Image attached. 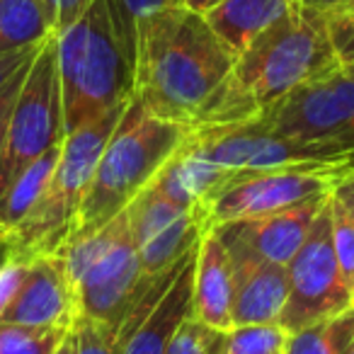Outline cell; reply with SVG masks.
<instances>
[{"label": "cell", "mask_w": 354, "mask_h": 354, "mask_svg": "<svg viewBox=\"0 0 354 354\" xmlns=\"http://www.w3.org/2000/svg\"><path fill=\"white\" fill-rule=\"evenodd\" d=\"M328 194H315L304 202H296L279 212L265 214L255 218L218 223L212 231L223 241H233L245 245L248 250L257 252L260 257L277 265H289L291 257L301 250L313 226L315 216L328 202Z\"/></svg>", "instance_id": "obj_14"}, {"label": "cell", "mask_w": 354, "mask_h": 354, "mask_svg": "<svg viewBox=\"0 0 354 354\" xmlns=\"http://www.w3.org/2000/svg\"><path fill=\"white\" fill-rule=\"evenodd\" d=\"M54 354H73V344H71V333H68V337H66L64 342H61V347L56 349Z\"/></svg>", "instance_id": "obj_34"}, {"label": "cell", "mask_w": 354, "mask_h": 354, "mask_svg": "<svg viewBox=\"0 0 354 354\" xmlns=\"http://www.w3.org/2000/svg\"><path fill=\"white\" fill-rule=\"evenodd\" d=\"M291 6L294 0H221L204 12V20L233 54L241 56L250 41L281 20Z\"/></svg>", "instance_id": "obj_18"}, {"label": "cell", "mask_w": 354, "mask_h": 354, "mask_svg": "<svg viewBox=\"0 0 354 354\" xmlns=\"http://www.w3.org/2000/svg\"><path fill=\"white\" fill-rule=\"evenodd\" d=\"M328 214H330V241H333V250L337 257L339 267H342L344 277H347L349 286L354 279V221L344 207L333 197L330 189L328 197Z\"/></svg>", "instance_id": "obj_26"}, {"label": "cell", "mask_w": 354, "mask_h": 354, "mask_svg": "<svg viewBox=\"0 0 354 354\" xmlns=\"http://www.w3.org/2000/svg\"><path fill=\"white\" fill-rule=\"evenodd\" d=\"M41 8H44L46 22H49L51 32L59 35L66 27H71L90 6L93 0H39Z\"/></svg>", "instance_id": "obj_28"}, {"label": "cell", "mask_w": 354, "mask_h": 354, "mask_svg": "<svg viewBox=\"0 0 354 354\" xmlns=\"http://www.w3.org/2000/svg\"><path fill=\"white\" fill-rule=\"evenodd\" d=\"M56 56L66 133L133 97V68L119 46L104 0H93L73 25L56 35Z\"/></svg>", "instance_id": "obj_4"}, {"label": "cell", "mask_w": 354, "mask_h": 354, "mask_svg": "<svg viewBox=\"0 0 354 354\" xmlns=\"http://www.w3.org/2000/svg\"><path fill=\"white\" fill-rule=\"evenodd\" d=\"M78 315V299L64 257L46 255L27 265L25 281L0 320L32 328L71 330Z\"/></svg>", "instance_id": "obj_13"}, {"label": "cell", "mask_w": 354, "mask_h": 354, "mask_svg": "<svg viewBox=\"0 0 354 354\" xmlns=\"http://www.w3.org/2000/svg\"><path fill=\"white\" fill-rule=\"evenodd\" d=\"M221 0H183V6L189 8V10L199 12V15H204V12H209L214 6H218Z\"/></svg>", "instance_id": "obj_33"}, {"label": "cell", "mask_w": 354, "mask_h": 354, "mask_svg": "<svg viewBox=\"0 0 354 354\" xmlns=\"http://www.w3.org/2000/svg\"><path fill=\"white\" fill-rule=\"evenodd\" d=\"M289 333L279 323L236 325L228 330L226 354H284Z\"/></svg>", "instance_id": "obj_24"}, {"label": "cell", "mask_w": 354, "mask_h": 354, "mask_svg": "<svg viewBox=\"0 0 354 354\" xmlns=\"http://www.w3.org/2000/svg\"><path fill=\"white\" fill-rule=\"evenodd\" d=\"M6 241V231H3V228H0V243Z\"/></svg>", "instance_id": "obj_37"}, {"label": "cell", "mask_w": 354, "mask_h": 354, "mask_svg": "<svg viewBox=\"0 0 354 354\" xmlns=\"http://www.w3.org/2000/svg\"><path fill=\"white\" fill-rule=\"evenodd\" d=\"M189 131L185 124L153 117L136 97L129 100L95 165L71 241L90 236L117 218L156 180Z\"/></svg>", "instance_id": "obj_3"}, {"label": "cell", "mask_w": 354, "mask_h": 354, "mask_svg": "<svg viewBox=\"0 0 354 354\" xmlns=\"http://www.w3.org/2000/svg\"><path fill=\"white\" fill-rule=\"evenodd\" d=\"M129 226L146 277L175 267L204 233L199 209H183L146 187L127 207Z\"/></svg>", "instance_id": "obj_12"}, {"label": "cell", "mask_w": 354, "mask_h": 354, "mask_svg": "<svg viewBox=\"0 0 354 354\" xmlns=\"http://www.w3.org/2000/svg\"><path fill=\"white\" fill-rule=\"evenodd\" d=\"M64 136L59 56H56V35H51L37 51L12 107L6 153L0 160V194L41 153L59 146Z\"/></svg>", "instance_id": "obj_8"}, {"label": "cell", "mask_w": 354, "mask_h": 354, "mask_svg": "<svg viewBox=\"0 0 354 354\" xmlns=\"http://www.w3.org/2000/svg\"><path fill=\"white\" fill-rule=\"evenodd\" d=\"M352 304H354V279H352Z\"/></svg>", "instance_id": "obj_39"}, {"label": "cell", "mask_w": 354, "mask_h": 354, "mask_svg": "<svg viewBox=\"0 0 354 354\" xmlns=\"http://www.w3.org/2000/svg\"><path fill=\"white\" fill-rule=\"evenodd\" d=\"M328 30L335 51H337L339 66L354 64V25H347V22L339 20H328Z\"/></svg>", "instance_id": "obj_30"}, {"label": "cell", "mask_w": 354, "mask_h": 354, "mask_svg": "<svg viewBox=\"0 0 354 354\" xmlns=\"http://www.w3.org/2000/svg\"><path fill=\"white\" fill-rule=\"evenodd\" d=\"M352 170H354V167H352Z\"/></svg>", "instance_id": "obj_40"}, {"label": "cell", "mask_w": 354, "mask_h": 354, "mask_svg": "<svg viewBox=\"0 0 354 354\" xmlns=\"http://www.w3.org/2000/svg\"><path fill=\"white\" fill-rule=\"evenodd\" d=\"M289 296L279 315L286 333H299L308 325L347 310L352 304V286L339 267L330 241L328 202L315 216L301 250L286 265Z\"/></svg>", "instance_id": "obj_9"}, {"label": "cell", "mask_w": 354, "mask_h": 354, "mask_svg": "<svg viewBox=\"0 0 354 354\" xmlns=\"http://www.w3.org/2000/svg\"><path fill=\"white\" fill-rule=\"evenodd\" d=\"M71 330L32 328L0 320V354H54Z\"/></svg>", "instance_id": "obj_23"}, {"label": "cell", "mask_w": 354, "mask_h": 354, "mask_svg": "<svg viewBox=\"0 0 354 354\" xmlns=\"http://www.w3.org/2000/svg\"><path fill=\"white\" fill-rule=\"evenodd\" d=\"M59 255L75 289L78 313L117 333L151 279L143 274L127 209L100 231L68 241Z\"/></svg>", "instance_id": "obj_6"}, {"label": "cell", "mask_w": 354, "mask_h": 354, "mask_svg": "<svg viewBox=\"0 0 354 354\" xmlns=\"http://www.w3.org/2000/svg\"><path fill=\"white\" fill-rule=\"evenodd\" d=\"M172 3H183V0H104L109 12V20H112V30L119 39L127 61L136 64V27L138 20L148 12L158 10L162 6H172Z\"/></svg>", "instance_id": "obj_22"}, {"label": "cell", "mask_w": 354, "mask_h": 354, "mask_svg": "<svg viewBox=\"0 0 354 354\" xmlns=\"http://www.w3.org/2000/svg\"><path fill=\"white\" fill-rule=\"evenodd\" d=\"M25 68L20 75L10 80L6 88L0 90V160H3V153H6V143H8V129H10V117H12V107L17 102V95H20V88L25 83V75H27Z\"/></svg>", "instance_id": "obj_29"}, {"label": "cell", "mask_w": 354, "mask_h": 354, "mask_svg": "<svg viewBox=\"0 0 354 354\" xmlns=\"http://www.w3.org/2000/svg\"><path fill=\"white\" fill-rule=\"evenodd\" d=\"M180 151L221 170H342L354 167V148L335 141L304 143L274 133L260 117L226 127H199Z\"/></svg>", "instance_id": "obj_7"}, {"label": "cell", "mask_w": 354, "mask_h": 354, "mask_svg": "<svg viewBox=\"0 0 354 354\" xmlns=\"http://www.w3.org/2000/svg\"><path fill=\"white\" fill-rule=\"evenodd\" d=\"M260 119L294 141H335L354 148V78L339 66L291 90Z\"/></svg>", "instance_id": "obj_11"}, {"label": "cell", "mask_w": 354, "mask_h": 354, "mask_svg": "<svg viewBox=\"0 0 354 354\" xmlns=\"http://www.w3.org/2000/svg\"><path fill=\"white\" fill-rule=\"evenodd\" d=\"M330 20H339V22H347V25H354V10H349L347 15H337V17H330Z\"/></svg>", "instance_id": "obj_35"}, {"label": "cell", "mask_w": 354, "mask_h": 354, "mask_svg": "<svg viewBox=\"0 0 354 354\" xmlns=\"http://www.w3.org/2000/svg\"><path fill=\"white\" fill-rule=\"evenodd\" d=\"M333 197L342 204L344 212H347L354 221V170L337 177V183H335V187H333Z\"/></svg>", "instance_id": "obj_32"}, {"label": "cell", "mask_w": 354, "mask_h": 354, "mask_svg": "<svg viewBox=\"0 0 354 354\" xmlns=\"http://www.w3.org/2000/svg\"><path fill=\"white\" fill-rule=\"evenodd\" d=\"M197 248L199 241L187 252L180 272L175 274L165 294L160 296V301L153 306L151 313L131 333L117 337L119 354H165L180 325L192 318V279Z\"/></svg>", "instance_id": "obj_16"}, {"label": "cell", "mask_w": 354, "mask_h": 354, "mask_svg": "<svg viewBox=\"0 0 354 354\" xmlns=\"http://www.w3.org/2000/svg\"><path fill=\"white\" fill-rule=\"evenodd\" d=\"M228 333L214 330L209 325L187 318L172 337L165 354H226Z\"/></svg>", "instance_id": "obj_25"}, {"label": "cell", "mask_w": 354, "mask_h": 354, "mask_svg": "<svg viewBox=\"0 0 354 354\" xmlns=\"http://www.w3.org/2000/svg\"><path fill=\"white\" fill-rule=\"evenodd\" d=\"M233 61L236 54L214 35L204 15L183 3L162 6L138 20L133 97L153 117L192 129Z\"/></svg>", "instance_id": "obj_1"}, {"label": "cell", "mask_w": 354, "mask_h": 354, "mask_svg": "<svg viewBox=\"0 0 354 354\" xmlns=\"http://www.w3.org/2000/svg\"><path fill=\"white\" fill-rule=\"evenodd\" d=\"M192 318L214 330L233 328V265L228 248L212 231L202 233L194 260Z\"/></svg>", "instance_id": "obj_17"}, {"label": "cell", "mask_w": 354, "mask_h": 354, "mask_svg": "<svg viewBox=\"0 0 354 354\" xmlns=\"http://www.w3.org/2000/svg\"><path fill=\"white\" fill-rule=\"evenodd\" d=\"M342 170H231L199 204L204 231L218 223L279 212L315 194H328Z\"/></svg>", "instance_id": "obj_10"}, {"label": "cell", "mask_w": 354, "mask_h": 354, "mask_svg": "<svg viewBox=\"0 0 354 354\" xmlns=\"http://www.w3.org/2000/svg\"><path fill=\"white\" fill-rule=\"evenodd\" d=\"M71 344H73V354H119L117 333L83 315H78L71 328Z\"/></svg>", "instance_id": "obj_27"}, {"label": "cell", "mask_w": 354, "mask_h": 354, "mask_svg": "<svg viewBox=\"0 0 354 354\" xmlns=\"http://www.w3.org/2000/svg\"><path fill=\"white\" fill-rule=\"evenodd\" d=\"M342 71L349 75V78H354V64H347V66H342Z\"/></svg>", "instance_id": "obj_36"}, {"label": "cell", "mask_w": 354, "mask_h": 354, "mask_svg": "<svg viewBox=\"0 0 354 354\" xmlns=\"http://www.w3.org/2000/svg\"><path fill=\"white\" fill-rule=\"evenodd\" d=\"M301 8H308V10L323 15L325 20L337 15H347L349 10H354V0H294Z\"/></svg>", "instance_id": "obj_31"}, {"label": "cell", "mask_w": 354, "mask_h": 354, "mask_svg": "<svg viewBox=\"0 0 354 354\" xmlns=\"http://www.w3.org/2000/svg\"><path fill=\"white\" fill-rule=\"evenodd\" d=\"M61 143L49 148L46 153H41L35 162H30V165L12 180L10 187L0 194V228L6 233L12 231V228L27 216V212L35 207L37 199L41 197L44 187L49 185L51 172H54L56 162H59Z\"/></svg>", "instance_id": "obj_19"}, {"label": "cell", "mask_w": 354, "mask_h": 354, "mask_svg": "<svg viewBox=\"0 0 354 354\" xmlns=\"http://www.w3.org/2000/svg\"><path fill=\"white\" fill-rule=\"evenodd\" d=\"M335 68H339V59L330 39L328 20L294 3L281 20L236 56L226 80L202 107L192 129L255 119L299 85Z\"/></svg>", "instance_id": "obj_2"}, {"label": "cell", "mask_w": 354, "mask_h": 354, "mask_svg": "<svg viewBox=\"0 0 354 354\" xmlns=\"http://www.w3.org/2000/svg\"><path fill=\"white\" fill-rule=\"evenodd\" d=\"M129 102L117 104L100 119L66 133L59 162L49 177L41 197L12 231L6 233V245L17 260L32 262L37 257L59 255L71 241L88 185L93 180L107 138L122 119Z\"/></svg>", "instance_id": "obj_5"}, {"label": "cell", "mask_w": 354, "mask_h": 354, "mask_svg": "<svg viewBox=\"0 0 354 354\" xmlns=\"http://www.w3.org/2000/svg\"><path fill=\"white\" fill-rule=\"evenodd\" d=\"M223 245L228 248L233 265V328L279 323L289 296L286 265L265 260L241 243L223 241Z\"/></svg>", "instance_id": "obj_15"}, {"label": "cell", "mask_w": 354, "mask_h": 354, "mask_svg": "<svg viewBox=\"0 0 354 354\" xmlns=\"http://www.w3.org/2000/svg\"><path fill=\"white\" fill-rule=\"evenodd\" d=\"M344 354H354V344H352V347H349V349H347V352H344Z\"/></svg>", "instance_id": "obj_38"}, {"label": "cell", "mask_w": 354, "mask_h": 354, "mask_svg": "<svg viewBox=\"0 0 354 354\" xmlns=\"http://www.w3.org/2000/svg\"><path fill=\"white\" fill-rule=\"evenodd\" d=\"M354 344V306L337 315L289 333L284 354H344Z\"/></svg>", "instance_id": "obj_21"}, {"label": "cell", "mask_w": 354, "mask_h": 354, "mask_svg": "<svg viewBox=\"0 0 354 354\" xmlns=\"http://www.w3.org/2000/svg\"><path fill=\"white\" fill-rule=\"evenodd\" d=\"M51 35L39 0H0V54L41 44Z\"/></svg>", "instance_id": "obj_20"}]
</instances>
